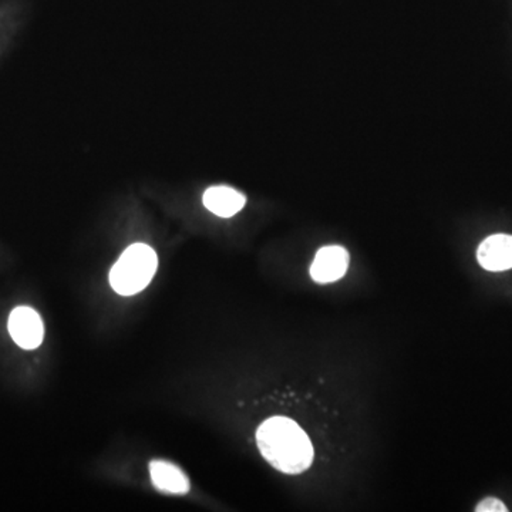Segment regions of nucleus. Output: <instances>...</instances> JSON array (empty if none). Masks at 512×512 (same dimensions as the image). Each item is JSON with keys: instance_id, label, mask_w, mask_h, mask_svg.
<instances>
[{"instance_id": "6", "label": "nucleus", "mask_w": 512, "mask_h": 512, "mask_svg": "<svg viewBox=\"0 0 512 512\" xmlns=\"http://www.w3.org/2000/svg\"><path fill=\"white\" fill-rule=\"evenodd\" d=\"M205 208L221 218H231L238 214L247 204L244 194L227 185L209 187L202 197Z\"/></svg>"}, {"instance_id": "1", "label": "nucleus", "mask_w": 512, "mask_h": 512, "mask_svg": "<svg viewBox=\"0 0 512 512\" xmlns=\"http://www.w3.org/2000/svg\"><path fill=\"white\" fill-rule=\"evenodd\" d=\"M256 442L264 459L284 474H301L313 462V445L298 423L275 415L265 420L256 432Z\"/></svg>"}, {"instance_id": "2", "label": "nucleus", "mask_w": 512, "mask_h": 512, "mask_svg": "<svg viewBox=\"0 0 512 512\" xmlns=\"http://www.w3.org/2000/svg\"><path fill=\"white\" fill-rule=\"evenodd\" d=\"M158 268L154 249L145 244L128 247L110 272V284L118 295L133 296L147 288Z\"/></svg>"}, {"instance_id": "5", "label": "nucleus", "mask_w": 512, "mask_h": 512, "mask_svg": "<svg viewBox=\"0 0 512 512\" xmlns=\"http://www.w3.org/2000/svg\"><path fill=\"white\" fill-rule=\"evenodd\" d=\"M482 268L491 272L512 268V235L496 234L484 239L477 251Z\"/></svg>"}, {"instance_id": "3", "label": "nucleus", "mask_w": 512, "mask_h": 512, "mask_svg": "<svg viewBox=\"0 0 512 512\" xmlns=\"http://www.w3.org/2000/svg\"><path fill=\"white\" fill-rule=\"evenodd\" d=\"M7 328L14 343L26 350L39 348L43 341V321L36 311L27 306H21L12 312Z\"/></svg>"}, {"instance_id": "7", "label": "nucleus", "mask_w": 512, "mask_h": 512, "mask_svg": "<svg viewBox=\"0 0 512 512\" xmlns=\"http://www.w3.org/2000/svg\"><path fill=\"white\" fill-rule=\"evenodd\" d=\"M151 479L155 489L168 494H185L190 489V481L182 470L170 462L153 461L150 464Z\"/></svg>"}, {"instance_id": "4", "label": "nucleus", "mask_w": 512, "mask_h": 512, "mask_svg": "<svg viewBox=\"0 0 512 512\" xmlns=\"http://www.w3.org/2000/svg\"><path fill=\"white\" fill-rule=\"evenodd\" d=\"M349 252L339 245L319 249L311 266V276L318 284H331L345 276L349 268Z\"/></svg>"}, {"instance_id": "8", "label": "nucleus", "mask_w": 512, "mask_h": 512, "mask_svg": "<svg viewBox=\"0 0 512 512\" xmlns=\"http://www.w3.org/2000/svg\"><path fill=\"white\" fill-rule=\"evenodd\" d=\"M477 512H507L508 508L504 506V502L499 501L496 497H489V498L482 499L476 508Z\"/></svg>"}]
</instances>
